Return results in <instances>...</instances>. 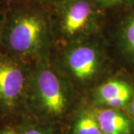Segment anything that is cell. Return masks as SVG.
I'll return each instance as SVG.
<instances>
[{
    "label": "cell",
    "instance_id": "obj_6",
    "mask_svg": "<svg viewBox=\"0 0 134 134\" xmlns=\"http://www.w3.org/2000/svg\"><path fill=\"white\" fill-rule=\"evenodd\" d=\"M97 96L107 108H126L134 98V83L123 78L111 79L100 86Z\"/></svg>",
    "mask_w": 134,
    "mask_h": 134
},
{
    "label": "cell",
    "instance_id": "obj_14",
    "mask_svg": "<svg viewBox=\"0 0 134 134\" xmlns=\"http://www.w3.org/2000/svg\"><path fill=\"white\" fill-rule=\"evenodd\" d=\"M5 10H2L0 9V46H1V37H2V27L5 19Z\"/></svg>",
    "mask_w": 134,
    "mask_h": 134
},
{
    "label": "cell",
    "instance_id": "obj_13",
    "mask_svg": "<svg viewBox=\"0 0 134 134\" xmlns=\"http://www.w3.org/2000/svg\"><path fill=\"white\" fill-rule=\"evenodd\" d=\"M126 109L128 111L130 118H131V119H133V121H134V98L132 99V100L130 102V104L127 105V107H126Z\"/></svg>",
    "mask_w": 134,
    "mask_h": 134
},
{
    "label": "cell",
    "instance_id": "obj_7",
    "mask_svg": "<svg viewBox=\"0 0 134 134\" xmlns=\"http://www.w3.org/2000/svg\"><path fill=\"white\" fill-rule=\"evenodd\" d=\"M116 25V47L123 60L134 68V5L121 9Z\"/></svg>",
    "mask_w": 134,
    "mask_h": 134
},
{
    "label": "cell",
    "instance_id": "obj_9",
    "mask_svg": "<svg viewBox=\"0 0 134 134\" xmlns=\"http://www.w3.org/2000/svg\"><path fill=\"white\" fill-rule=\"evenodd\" d=\"M75 134H103L96 118L90 113L82 114L77 121Z\"/></svg>",
    "mask_w": 134,
    "mask_h": 134
},
{
    "label": "cell",
    "instance_id": "obj_4",
    "mask_svg": "<svg viewBox=\"0 0 134 134\" xmlns=\"http://www.w3.org/2000/svg\"><path fill=\"white\" fill-rule=\"evenodd\" d=\"M29 86H32V92L48 113L58 115L66 110V92L62 81L53 70L39 69Z\"/></svg>",
    "mask_w": 134,
    "mask_h": 134
},
{
    "label": "cell",
    "instance_id": "obj_15",
    "mask_svg": "<svg viewBox=\"0 0 134 134\" xmlns=\"http://www.w3.org/2000/svg\"><path fill=\"white\" fill-rule=\"evenodd\" d=\"M0 134H19L17 131L12 127H6L0 130Z\"/></svg>",
    "mask_w": 134,
    "mask_h": 134
},
{
    "label": "cell",
    "instance_id": "obj_3",
    "mask_svg": "<svg viewBox=\"0 0 134 134\" xmlns=\"http://www.w3.org/2000/svg\"><path fill=\"white\" fill-rule=\"evenodd\" d=\"M29 77L23 60L0 52V109L16 110L27 98Z\"/></svg>",
    "mask_w": 134,
    "mask_h": 134
},
{
    "label": "cell",
    "instance_id": "obj_1",
    "mask_svg": "<svg viewBox=\"0 0 134 134\" xmlns=\"http://www.w3.org/2000/svg\"><path fill=\"white\" fill-rule=\"evenodd\" d=\"M9 2L5 10L1 46L5 52L23 60L36 55L43 46L49 19L42 5L25 2Z\"/></svg>",
    "mask_w": 134,
    "mask_h": 134
},
{
    "label": "cell",
    "instance_id": "obj_10",
    "mask_svg": "<svg viewBox=\"0 0 134 134\" xmlns=\"http://www.w3.org/2000/svg\"><path fill=\"white\" fill-rule=\"evenodd\" d=\"M96 5L104 11L108 9H121L134 5V0H93Z\"/></svg>",
    "mask_w": 134,
    "mask_h": 134
},
{
    "label": "cell",
    "instance_id": "obj_2",
    "mask_svg": "<svg viewBox=\"0 0 134 134\" xmlns=\"http://www.w3.org/2000/svg\"><path fill=\"white\" fill-rule=\"evenodd\" d=\"M52 6L61 32L69 38L91 32L104 13L93 0H60Z\"/></svg>",
    "mask_w": 134,
    "mask_h": 134
},
{
    "label": "cell",
    "instance_id": "obj_12",
    "mask_svg": "<svg viewBox=\"0 0 134 134\" xmlns=\"http://www.w3.org/2000/svg\"><path fill=\"white\" fill-rule=\"evenodd\" d=\"M20 134H50L48 130L40 128H29Z\"/></svg>",
    "mask_w": 134,
    "mask_h": 134
},
{
    "label": "cell",
    "instance_id": "obj_5",
    "mask_svg": "<svg viewBox=\"0 0 134 134\" xmlns=\"http://www.w3.org/2000/svg\"><path fill=\"white\" fill-rule=\"evenodd\" d=\"M66 62L68 69L77 79L88 81L98 71L99 58L93 47L81 45L73 47L68 52Z\"/></svg>",
    "mask_w": 134,
    "mask_h": 134
},
{
    "label": "cell",
    "instance_id": "obj_8",
    "mask_svg": "<svg viewBox=\"0 0 134 134\" xmlns=\"http://www.w3.org/2000/svg\"><path fill=\"white\" fill-rule=\"evenodd\" d=\"M96 118L103 134H134V121L120 110L107 107Z\"/></svg>",
    "mask_w": 134,
    "mask_h": 134
},
{
    "label": "cell",
    "instance_id": "obj_11",
    "mask_svg": "<svg viewBox=\"0 0 134 134\" xmlns=\"http://www.w3.org/2000/svg\"><path fill=\"white\" fill-rule=\"evenodd\" d=\"M8 1L9 2H30V3L40 5H52L60 0H8Z\"/></svg>",
    "mask_w": 134,
    "mask_h": 134
}]
</instances>
